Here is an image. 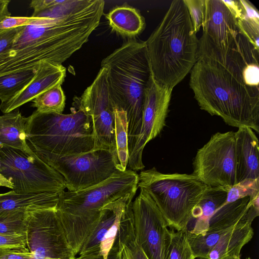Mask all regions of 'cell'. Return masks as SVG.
Wrapping results in <instances>:
<instances>
[{"label":"cell","instance_id":"cell-1","mask_svg":"<svg viewBox=\"0 0 259 259\" xmlns=\"http://www.w3.org/2000/svg\"><path fill=\"white\" fill-rule=\"evenodd\" d=\"M102 0H63L45 17L21 26L10 50L0 55V75L36 69L42 62L61 65L86 43L104 14Z\"/></svg>","mask_w":259,"mask_h":259},{"label":"cell","instance_id":"cell-2","mask_svg":"<svg viewBox=\"0 0 259 259\" xmlns=\"http://www.w3.org/2000/svg\"><path fill=\"white\" fill-rule=\"evenodd\" d=\"M189 85L201 109L230 126L258 133L259 87L247 85L242 75L199 58L190 71Z\"/></svg>","mask_w":259,"mask_h":259},{"label":"cell","instance_id":"cell-3","mask_svg":"<svg viewBox=\"0 0 259 259\" xmlns=\"http://www.w3.org/2000/svg\"><path fill=\"white\" fill-rule=\"evenodd\" d=\"M145 42L154 78L174 89L197 60L198 39L184 0L171 3Z\"/></svg>","mask_w":259,"mask_h":259},{"label":"cell","instance_id":"cell-4","mask_svg":"<svg viewBox=\"0 0 259 259\" xmlns=\"http://www.w3.org/2000/svg\"><path fill=\"white\" fill-rule=\"evenodd\" d=\"M101 65L108 68V82L114 108L126 114L130 151L140 133L145 91L152 74L145 41L127 38Z\"/></svg>","mask_w":259,"mask_h":259},{"label":"cell","instance_id":"cell-5","mask_svg":"<svg viewBox=\"0 0 259 259\" xmlns=\"http://www.w3.org/2000/svg\"><path fill=\"white\" fill-rule=\"evenodd\" d=\"M139 175L117 170L104 181L78 191L59 194L56 212L67 241L76 256L99 222L102 208L127 194L136 193Z\"/></svg>","mask_w":259,"mask_h":259},{"label":"cell","instance_id":"cell-6","mask_svg":"<svg viewBox=\"0 0 259 259\" xmlns=\"http://www.w3.org/2000/svg\"><path fill=\"white\" fill-rule=\"evenodd\" d=\"M72 105L69 114L35 110L27 117L26 142L39 158L79 155L94 148L91 119L80 107Z\"/></svg>","mask_w":259,"mask_h":259},{"label":"cell","instance_id":"cell-7","mask_svg":"<svg viewBox=\"0 0 259 259\" xmlns=\"http://www.w3.org/2000/svg\"><path fill=\"white\" fill-rule=\"evenodd\" d=\"M202 34L197 59L217 62L233 71L257 64L259 50L241 32L238 20L223 0H205Z\"/></svg>","mask_w":259,"mask_h":259},{"label":"cell","instance_id":"cell-8","mask_svg":"<svg viewBox=\"0 0 259 259\" xmlns=\"http://www.w3.org/2000/svg\"><path fill=\"white\" fill-rule=\"evenodd\" d=\"M138 187L152 199L168 227L177 231L187 227L207 188L192 174H164L155 167L140 172Z\"/></svg>","mask_w":259,"mask_h":259},{"label":"cell","instance_id":"cell-9","mask_svg":"<svg viewBox=\"0 0 259 259\" xmlns=\"http://www.w3.org/2000/svg\"><path fill=\"white\" fill-rule=\"evenodd\" d=\"M0 173L21 193H60L66 189L63 177L38 156L0 146Z\"/></svg>","mask_w":259,"mask_h":259},{"label":"cell","instance_id":"cell-10","mask_svg":"<svg viewBox=\"0 0 259 259\" xmlns=\"http://www.w3.org/2000/svg\"><path fill=\"white\" fill-rule=\"evenodd\" d=\"M39 158L63 177L69 191H78L98 184L118 170L116 150L110 148H94L71 156L47 155Z\"/></svg>","mask_w":259,"mask_h":259},{"label":"cell","instance_id":"cell-11","mask_svg":"<svg viewBox=\"0 0 259 259\" xmlns=\"http://www.w3.org/2000/svg\"><path fill=\"white\" fill-rule=\"evenodd\" d=\"M195 176L209 187L229 190L237 184L235 132H218L196 153L193 162Z\"/></svg>","mask_w":259,"mask_h":259},{"label":"cell","instance_id":"cell-12","mask_svg":"<svg viewBox=\"0 0 259 259\" xmlns=\"http://www.w3.org/2000/svg\"><path fill=\"white\" fill-rule=\"evenodd\" d=\"M108 72L107 66H101L93 82L80 97L74 98L73 103L80 107L91 119L94 148L116 150L114 107L109 92Z\"/></svg>","mask_w":259,"mask_h":259},{"label":"cell","instance_id":"cell-13","mask_svg":"<svg viewBox=\"0 0 259 259\" xmlns=\"http://www.w3.org/2000/svg\"><path fill=\"white\" fill-rule=\"evenodd\" d=\"M27 247L35 259H75L58 219L56 208L28 212Z\"/></svg>","mask_w":259,"mask_h":259},{"label":"cell","instance_id":"cell-14","mask_svg":"<svg viewBox=\"0 0 259 259\" xmlns=\"http://www.w3.org/2000/svg\"><path fill=\"white\" fill-rule=\"evenodd\" d=\"M172 90L158 82L152 72L145 91L140 133L129 151V169L136 171L145 167L142 161L143 150L165 125Z\"/></svg>","mask_w":259,"mask_h":259},{"label":"cell","instance_id":"cell-15","mask_svg":"<svg viewBox=\"0 0 259 259\" xmlns=\"http://www.w3.org/2000/svg\"><path fill=\"white\" fill-rule=\"evenodd\" d=\"M132 209L135 231L146 256L148 259H164L171 231L155 203L140 189Z\"/></svg>","mask_w":259,"mask_h":259},{"label":"cell","instance_id":"cell-16","mask_svg":"<svg viewBox=\"0 0 259 259\" xmlns=\"http://www.w3.org/2000/svg\"><path fill=\"white\" fill-rule=\"evenodd\" d=\"M136 193H129L102 208L100 219L82 244L76 257L93 259L103 256L107 259L115 239L121 215Z\"/></svg>","mask_w":259,"mask_h":259},{"label":"cell","instance_id":"cell-17","mask_svg":"<svg viewBox=\"0 0 259 259\" xmlns=\"http://www.w3.org/2000/svg\"><path fill=\"white\" fill-rule=\"evenodd\" d=\"M66 68L48 62L40 63L35 76L19 93L11 99L1 102L0 110L4 113L10 112L23 104L32 101L45 91L61 85L66 76Z\"/></svg>","mask_w":259,"mask_h":259},{"label":"cell","instance_id":"cell-18","mask_svg":"<svg viewBox=\"0 0 259 259\" xmlns=\"http://www.w3.org/2000/svg\"><path fill=\"white\" fill-rule=\"evenodd\" d=\"M235 153L237 184L259 180L258 140L251 128L240 127L235 132Z\"/></svg>","mask_w":259,"mask_h":259},{"label":"cell","instance_id":"cell-19","mask_svg":"<svg viewBox=\"0 0 259 259\" xmlns=\"http://www.w3.org/2000/svg\"><path fill=\"white\" fill-rule=\"evenodd\" d=\"M132 202L126 205L121 215L116 236L107 259H148L135 231Z\"/></svg>","mask_w":259,"mask_h":259},{"label":"cell","instance_id":"cell-20","mask_svg":"<svg viewBox=\"0 0 259 259\" xmlns=\"http://www.w3.org/2000/svg\"><path fill=\"white\" fill-rule=\"evenodd\" d=\"M58 201L56 193H21L11 190L0 193V218L17 210L56 208Z\"/></svg>","mask_w":259,"mask_h":259},{"label":"cell","instance_id":"cell-21","mask_svg":"<svg viewBox=\"0 0 259 259\" xmlns=\"http://www.w3.org/2000/svg\"><path fill=\"white\" fill-rule=\"evenodd\" d=\"M228 189L207 187L198 204L191 212L187 232L193 235L204 234L208 229L210 218L227 200Z\"/></svg>","mask_w":259,"mask_h":259},{"label":"cell","instance_id":"cell-22","mask_svg":"<svg viewBox=\"0 0 259 259\" xmlns=\"http://www.w3.org/2000/svg\"><path fill=\"white\" fill-rule=\"evenodd\" d=\"M27 117L23 116L19 109L0 115V146L21 151L32 157L37 156L26 142Z\"/></svg>","mask_w":259,"mask_h":259},{"label":"cell","instance_id":"cell-23","mask_svg":"<svg viewBox=\"0 0 259 259\" xmlns=\"http://www.w3.org/2000/svg\"><path fill=\"white\" fill-rule=\"evenodd\" d=\"M251 224L250 221H242L225 233L209 251L207 259L240 256L241 249L253 236Z\"/></svg>","mask_w":259,"mask_h":259},{"label":"cell","instance_id":"cell-24","mask_svg":"<svg viewBox=\"0 0 259 259\" xmlns=\"http://www.w3.org/2000/svg\"><path fill=\"white\" fill-rule=\"evenodd\" d=\"M105 16L113 30L127 38L136 37L146 26L140 11L127 4L113 8Z\"/></svg>","mask_w":259,"mask_h":259},{"label":"cell","instance_id":"cell-25","mask_svg":"<svg viewBox=\"0 0 259 259\" xmlns=\"http://www.w3.org/2000/svg\"><path fill=\"white\" fill-rule=\"evenodd\" d=\"M114 140L117 157V169H127L129 160L128 121L126 114L122 110L114 108Z\"/></svg>","mask_w":259,"mask_h":259},{"label":"cell","instance_id":"cell-26","mask_svg":"<svg viewBox=\"0 0 259 259\" xmlns=\"http://www.w3.org/2000/svg\"><path fill=\"white\" fill-rule=\"evenodd\" d=\"M36 69L9 72L0 75V100L6 102L19 93L32 80Z\"/></svg>","mask_w":259,"mask_h":259},{"label":"cell","instance_id":"cell-27","mask_svg":"<svg viewBox=\"0 0 259 259\" xmlns=\"http://www.w3.org/2000/svg\"><path fill=\"white\" fill-rule=\"evenodd\" d=\"M65 96L61 85L53 87L37 96L32 106L42 113H63L65 106Z\"/></svg>","mask_w":259,"mask_h":259},{"label":"cell","instance_id":"cell-28","mask_svg":"<svg viewBox=\"0 0 259 259\" xmlns=\"http://www.w3.org/2000/svg\"><path fill=\"white\" fill-rule=\"evenodd\" d=\"M243 7L242 18L238 20L241 32L259 50V14L256 8L248 1L240 0Z\"/></svg>","mask_w":259,"mask_h":259},{"label":"cell","instance_id":"cell-29","mask_svg":"<svg viewBox=\"0 0 259 259\" xmlns=\"http://www.w3.org/2000/svg\"><path fill=\"white\" fill-rule=\"evenodd\" d=\"M187 238V228L171 231L170 240L166 246L164 259H195Z\"/></svg>","mask_w":259,"mask_h":259},{"label":"cell","instance_id":"cell-30","mask_svg":"<svg viewBox=\"0 0 259 259\" xmlns=\"http://www.w3.org/2000/svg\"><path fill=\"white\" fill-rule=\"evenodd\" d=\"M29 211L17 210L0 218V233L8 235L26 233Z\"/></svg>","mask_w":259,"mask_h":259},{"label":"cell","instance_id":"cell-31","mask_svg":"<svg viewBox=\"0 0 259 259\" xmlns=\"http://www.w3.org/2000/svg\"><path fill=\"white\" fill-rule=\"evenodd\" d=\"M245 197L251 198L259 197V180L245 181L232 187L228 191L225 203L233 202Z\"/></svg>","mask_w":259,"mask_h":259},{"label":"cell","instance_id":"cell-32","mask_svg":"<svg viewBox=\"0 0 259 259\" xmlns=\"http://www.w3.org/2000/svg\"><path fill=\"white\" fill-rule=\"evenodd\" d=\"M193 25L194 32H198L203 23L205 0H184Z\"/></svg>","mask_w":259,"mask_h":259},{"label":"cell","instance_id":"cell-33","mask_svg":"<svg viewBox=\"0 0 259 259\" xmlns=\"http://www.w3.org/2000/svg\"><path fill=\"white\" fill-rule=\"evenodd\" d=\"M27 247L26 234L8 235L0 233V248Z\"/></svg>","mask_w":259,"mask_h":259},{"label":"cell","instance_id":"cell-34","mask_svg":"<svg viewBox=\"0 0 259 259\" xmlns=\"http://www.w3.org/2000/svg\"><path fill=\"white\" fill-rule=\"evenodd\" d=\"M0 259H35L27 247L0 248Z\"/></svg>","mask_w":259,"mask_h":259},{"label":"cell","instance_id":"cell-35","mask_svg":"<svg viewBox=\"0 0 259 259\" xmlns=\"http://www.w3.org/2000/svg\"><path fill=\"white\" fill-rule=\"evenodd\" d=\"M20 28L0 30V55L10 50Z\"/></svg>","mask_w":259,"mask_h":259},{"label":"cell","instance_id":"cell-36","mask_svg":"<svg viewBox=\"0 0 259 259\" xmlns=\"http://www.w3.org/2000/svg\"><path fill=\"white\" fill-rule=\"evenodd\" d=\"M38 19V17H13L6 18L0 23V30L11 29L28 25Z\"/></svg>","mask_w":259,"mask_h":259},{"label":"cell","instance_id":"cell-37","mask_svg":"<svg viewBox=\"0 0 259 259\" xmlns=\"http://www.w3.org/2000/svg\"><path fill=\"white\" fill-rule=\"evenodd\" d=\"M10 0H0V23L6 18L11 16L8 7Z\"/></svg>","mask_w":259,"mask_h":259},{"label":"cell","instance_id":"cell-38","mask_svg":"<svg viewBox=\"0 0 259 259\" xmlns=\"http://www.w3.org/2000/svg\"><path fill=\"white\" fill-rule=\"evenodd\" d=\"M0 187H5L13 189L12 184L0 173Z\"/></svg>","mask_w":259,"mask_h":259},{"label":"cell","instance_id":"cell-39","mask_svg":"<svg viewBox=\"0 0 259 259\" xmlns=\"http://www.w3.org/2000/svg\"><path fill=\"white\" fill-rule=\"evenodd\" d=\"M223 259H241L240 256H227Z\"/></svg>","mask_w":259,"mask_h":259},{"label":"cell","instance_id":"cell-40","mask_svg":"<svg viewBox=\"0 0 259 259\" xmlns=\"http://www.w3.org/2000/svg\"><path fill=\"white\" fill-rule=\"evenodd\" d=\"M75 259H77L76 257ZM93 259H104L103 256H101L98 258H93Z\"/></svg>","mask_w":259,"mask_h":259},{"label":"cell","instance_id":"cell-41","mask_svg":"<svg viewBox=\"0 0 259 259\" xmlns=\"http://www.w3.org/2000/svg\"><path fill=\"white\" fill-rule=\"evenodd\" d=\"M245 259H251V258L250 257H247V258H246Z\"/></svg>","mask_w":259,"mask_h":259}]
</instances>
